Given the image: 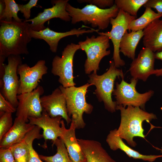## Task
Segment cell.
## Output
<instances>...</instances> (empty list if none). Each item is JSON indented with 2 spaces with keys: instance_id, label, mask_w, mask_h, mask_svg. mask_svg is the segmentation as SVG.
<instances>
[{
  "instance_id": "4fadbf2b",
  "label": "cell",
  "mask_w": 162,
  "mask_h": 162,
  "mask_svg": "<svg viewBox=\"0 0 162 162\" xmlns=\"http://www.w3.org/2000/svg\"><path fill=\"white\" fill-rule=\"evenodd\" d=\"M44 92L43 87L39 86L31 92L18 94L19 103L16 114H22L28 117L40 116L43 109L40 96Z\"/></svg>"
},
{
  "instance_id": "e575fe53",
  "label": "cell",
  "mask_w": 162,
  "mask_h": 162,
  "mask_svg": "<svg viewBox=\"0 0 162 162\" xmlns=\"http://www.w3.org/2000/svg\"><path fill=\"white\" fill-rule=\"evenodd\" d=\"M33 141H32L29 144L30 155L28 162H43L40 158L39 155L33 148Z\"/></svg>"
},
{
  "instance_id": "ac0fdd59",
  "label": "cell",
  "mask_w": 162,
  "mask_h": 162,
  "mask_svg": "<svg viewBox=\"0 0 162 162\" xmlns=\"http://www.w3.org/2000/svg\"><path fill=\"white\" fill-rule=\"evenodd\" d=\"M28 121L22 116H16L12 128L0 140V148H9L21 142L35 126Z\"/></svg>"
},
{
  "instance_id": "60d3db41",
  "label": "cell",
  "mask_w": 162,
  "mask_h": 162,
  "mask_svg": "<svg viewBox=\"0 0 162 162\" xmlns=\"http://www.w3.org/2000/svg\"><path fill=\"white\" fill-rule=\"evenodd\" d=\"M161 149L162 150V149Z\"/></svg>"
},
{
  "instance_id": "8fae6325",
  "label": "cell",
  "mask_w": 162,
  "mask_h": 162,
  "mask_svg": "<svg viewBox=\"0 0 162 162\" xmlns=\"http://www.w3.org/2000/svg\"><path fill=\"white\" fill-rule=\"evenodd\" d=\"M48 68L44 60L37 62L33 66L29 67L26 64H21L18 67L17 73L19 75V86L18 95L29 92L38 86L40 80L47 73Z\"/></svg>"
},
{
  "instance_id": "cb8c5ba5",
  "label": "cell",
  "mask_w": 162,
  "mask_h": 162,
  "mask_svg": "<svg viewBox=\"0 0 162 162\" xmlns=\"http://www.w3.org/2000/svg\"><path fill=\"white\" fill-rule=\"evenodd\" d=\"M143 36V31L126 32L120 44L119 51L132 59L135 58V51L137 46Z\"/></svg>"
},
{
  "instance_id": "52a82bcc",
  "label": "cell",
  "mask_w": 162,
  "mask_h": 162,
  "mask_svg": "<svg viewBox=\"0 0 162 162\" xmlns=\"http://www.w3.org/2000/svg\"><path fill=\"white\" fill-rule=\"evenodd\" d=\"M80 49L79 44L73 43L68 44L62 52L60 57L56 56L52 63L51 72L59 77L58 82L64 88L74 86L73 75V61L76 51Z\"/></svg>"
},
{
  "instance_id": "9a60e30c",
  "label": "cell",
  "mask_w": 162,
  "mask_h": 162,
  "mask_svg": "<svg viewBox=\"0 0 162 162\" xmlns=\"http://www.w3.org/2000/svg\"><path fill=\"white\" fill-rule=\"evenodd\" d=\"M155 59L154 52L148 48H142L130 64L129 71L132 78L146 81L154 70Z\"/></svg>"
},
{
  "instance_id": "3957f363",
  "label": "cell",
  "mask_w": 162,
  "mask_h": 162,
  "mask_svg": "<svg viewBox=\"0 0 162 162\" xmlns=\"http://www.w3.org/2000/svg\"><path fill=\"white\" fill-rule=\"evenodd\" d=\"M66 9L71 17L72 24L82 22L85 24H91L93 28L98 27L99 30L106 28L111 19L116 17L119 10L115 4L112 7L104 9L92 4H87L80 9L68 3Z\"/></svg>"
},
{
  "instance_id": "d6986e66",
  "label": "cell",
  "mask_w": 162,
  "mask_h": 162,
  "mask_svg": "<svg viewBox=\"0 0 162 162\" xmlns=\"http://www.w3.org/2000/svg\"><path fill=\"white\" fill-rule=\"evenodd\" d=\"M61 126L63 132L60 138L64 142L70 157L73 162H85L86 161L82 149L76 138V129L74 122L71 121L69 128L65 127L64 121L62 120Z\"/></svg>"
},
{
  "instance_id": "30bf717a",
  "label": "cell",
  "mask_w": 162,
  "mask_h": 162,
  "mask_svg": "<svg viewBox=\"0 0 162 162\" xmlns=\"http://www.w3.org/2000/svg\"><path fill=\"white\" fill-rule=\"evenodd\" d=\"M136 17L132 16L119 9L116 17L112 18L110 21L112 26L111 31L105 32H97L99 35L108 36L111 40L113 46L112 59L115 66L117 68L123 66L125 64L124 61L120 55L119 45L121 41L127 30L129 25Z\"/></svg>"
},
{
  "instance_id": "83f0119b",
  "label": "cell",
  "mask_w": 162,
  "mask_h": 162,
  "mask_svg": "<svg viewBox=\"0 0 162 162\" xmlns=\"http://www.w3.org/2000/svg\"><path fill=\"white\" fill-rule=\"evenodd\" d=\"M5 4V9L2 15L0 16V21L3 20L11 22L13 20L16 22L21 23L22 20L20 18L17 14L19 9L18 4L14 0H4Z\"/></svg>"
},
{
  "instance_id": "7a4b0ae2",
  "label": "cell",
  "mask_w": 162,
  "mask_h": 162,
  "mask_svg": "<svg viewBox=\"0 0 162 162\" xmlns=\"http://www.w3.org/2000/svg\"><path fill=\"white\" fill-rule=\"evenodd\" d=\"M116 110L120 111L121 116L120 124L116 130V134L125 140L132 147L136 145L133 140L134 137H145L142 127L143 122H149L157 118L155 114L146 112L138 106L130 105L126 108L122 105H117Z\"/></svg>"
},
{
  "instance_id": "277c9868",
  "label": "cell",
  "mask_w": 162,
  "mask_h": 162,
  "mask_svg": "<svg viewBox=\"0 0 162 162\" xmlns=\"http://www.w3.org/2000/svg\"><path fill=\"white\" fill-rule=\"evenodd\" d=\"M92 85L88 83L79 87L64 88L62 85L59 87L66 99L68 115L71 117V121L74 122L76 129L84 128L86 124L83 115L84 113L90 114L93 110V106L86 102V97L88 87Z\"/></svg>"
},
{
  "instance_id": "8d00e7d4",
  "label": "cell",
  "mask_w": 162,
  "mask_h": 162,
  "mask_svg": "<svg viewBox=\"0 0 162 162\" xmlns=\"http://www.w3.org/2000/svg\"><path fill=\"white\" fill-rule=\"evenodd\" d=\"M5 58L0 55V79L2 80L4 72V63Z\"/></svg>"
},
{
  "instance_id": "5bb4252c",
  "label": "cell",
  "mask_w": 162,
  "mask_h": 162,
  "mask_svg": "<svg viewBox=\"0 0 162 162\" xmlns=\"http://www.w3.org/2000/svg\"><path fill=\"white\" fill-rule=\"evenodd\" d=\"M62 118L61 116L51 117L44 110L39 117H28L29 123L43 129L42 135L45 141L43 146L44 148L47 147V140H51L54 142L58 137L60 138L62 136L63 132V128L61 125Z\"/></svg>"
},
{
  "instance_id": "5b68a950",
  "label": "cell",
  "mask_w": 162,
  "mask_h": 162,
  "mask_svg": "<svg viewBox=\"0 0 162 162\" xmlns=\"http://www.w3.org/2000/svg\"><path fill=\"white\" fill-rule=\"evenodd\" d=\"M88 77V83L96 87L94 93L98 100L103 102L105 108L108 111L111 113L115 112L117 104L116 101L112 100V95L116 78L120 77L124 78L122 70L116 67L112 61L110 62L108 69L103 74L99 75L93 73L89 75Z\"/></svg>"
},
{
  "instance_id": "e0dca14e",
  "label": "cell",
  "mask_w": 162,
  "mask_h": 162,
  "mask_svg": "<svg viewBox=\"0 0 162 162\" xmlns=\"http://www.w3.org/2000/svg\"><path fill=\"white\" fill-rule=\"evenodd\" d=\"M99 31L98 29L92 28L87 30L80 28L78 29L74 28L65 32H57L50 29L47 27L39 31H33L30 28L29 32L32 38L45 40L49 45L51 51L56 53L57 51L58 43L62 38L74 35L79 37L84 34L92 33L94 32H97Z\"/></svg>"
},
{
  "instance_id": "4dcf8cb0",
  "label": "cell",
  "mask_w": 162,
  "mask_h": 162,
  "mask_svg": "<svg viewBox=\"0 0 162 162\" xmlns=\"http://www.w3.org/2000/svg\"><path fill=\"white\" fill-rule=\"evenodd\" d=\"M38 1V0H30L25 4H18L19 11L23 14L25 20L30 19L31 9L36 6Z\"/></svg>"
},
{
  "instance_id": "1f68e13d",
  "label": "cell",
  "mask_w": 162,
  "mask_h": 162,
  "mask_svg": "<svg viewBox=\"0 0 162 162\" xmlns=\"http://www.w3.org/2000/svg\"><path fill=\"white\" fill-rule=\"evenodd\" d=\"M16 110L14 107L7 100L2 94L0 93V115L5 112L12 113Z\"/></svg>"
},
{
  "instance_id": "ba28073f",
  "label": "cell",
  "mask_w": 162,
  "mask_h": 162,
  "mask_svg": "<svg viewBox=\"0 0 162 162\" xmlns=\"http://www.w3.org/2000/svg\"><path fill=\"white\" fill-rule=\"evenodd\" d=\"M138 80L132 78L130 82L128 83L122 78L120 83H116V88L112 94L115 96L117 105H122L124 107L130 105L138 106L145 109L146 103L153 95L154 92L150 90L144 93L138 92L136 89Z\"/></svg>"
},
{
  "instance_id": "7402d4cb",
  "label": "cell",
  "mask_w": 162,
  "mask_h": 162,
  "mask_svg": "<svg viewBox=\"0 0 162 162\" xmlns=\"http://www.w3.org/2000/svg\"><path fill=\"white\" fill-rule=\"evenodd\" d=\"M41 129L35 125L21 142L10 148L15 162H28L30 155V143L35 139H40L43 137L42 134L40 133Z\"/></svg>"
},
{
  "instance_id": "f546056e",
  "label": "cell",
  "mask_w": 162,
  "mask_h": 162,
  "mask_svg": "<svg viewBox=\"0 0 162 162\" xmlns=\"http://www.w3.org/2000/svg\"><path fill=\"white\" fill-rule=\"evenodd\" d=\"M77 1L80 3H87L103 9L107 7L110 8L114 4L113 0H77Z\"/></svg>"
},
{
  "instance_id": "ab89813d",
  "label": "cell",
  "mask_w": 162,
  "mask_h": 162,
  "mask_svg": "<svg viewBox=\"0 0 162 162\" xmlns=\"http://www.w3.org/2000/svg\"><path fill=\"white\" fill-rule=\"evenodd\" d=\"M85 162H87V161H85Z\"/></svg>"
},
{
  "instance_id": "603a6c76",
  "label": "cell",
  "mask_w": 162,
  "mask_h": 162,
  "mask_svg": "<svg viewBox=\"0 0 162 162\" xmlns=\"http://www.w3.org/2000/svg\"><path fill=\"white\" fill-rule=\"evenodd\" d=\"M116 130L117 129H115L110 131L106 138V142L111 150L115 151L120 149L130 157L150 162H153L156 159L162 157V155H143L132 149L124 143L120 137L116 135Z\"/></svg>"
},
{
  "instance_id": "d590c367",
  "label": "cell",
  "mask_w": 162,
  "mask_h": 162,
  "mask_svg": "<svg viewBox=\"0 0 162 162\" xmlns=\"http://www.w3.org/2000/svg\"><path fill=\"white\" fill-rule=\"evenodd\" d=\"M155 59L162 60V51L155 52ZM152 74H154L157 76H162V68L154 69L152 73Z\"/></svg>"
},
{
  "instance_id": "2e32d148",
  "label": "cell",
  "mask_w": 162,
  "mask_h": 162,
  "mask_svg": "<svg viewBox=\"0 0 162 162\" xmlns=\"http://www.w3.org/2000/svg\"><path fill=\"white\" fill-rule=\"evenodd\" d=\"M40 101L43 110L50 117L61 116L65 120L67 124L71 122V118L68 114L65 96L59 87L51 94L41 97Z\"/></svg>"
},
{
  "instance_id": "f35d334b",
  "label": "cell",
  "mask_w": 162,
  "mask_h": 162,
  "mask_svg": "<svg viewBox=\"0 0 162 162\" xmlns=\"http://www.w3.org/2000/svg\"><path fill=\"white\" fill-rule=\"evenodd\" d=\"M160 150H161V153H162V150H161V149H160Z\"/></svg>"
},
{
  "instance_id": "484cf974",
  "label": "cell",
  "mask_w": 162,
  "mask_h": 162,
  "mask_svg": "<svg viewBox=\"0 0 162 162\" xmlns=\"http://www.w3.org/2000/svg\"><path fill=\"white\" fill-rule=\"evenodd\" d=\"M56 147V154L51 156L39 155L40 159L45 162H73L62 140L57 139L53 142Z\"/></svg>"
},
{
  "instance_id": "ffe728a7",
  "label": "cell",
  "mask_w": 162,
  "mask_h": 162,
  "mask_svg": "<svg viewBox=\"0 0 162 162\" xmlns=\"http://www.w3.org/2000/svg\"><path fill=\"white\" fill-rule=\"evenodd\" d=\"M77 140L87 162H116L98 141L82 139Z\"/></svg>"
},
{
  "instance_id": "8992f818",
  "label": "cell",
  "mask_w": 162,
  "mask_h": 162,
  "mask_svg": "<svg viewBox=\"0 0 162 162\" xmlns=\"http://www.w3.org/2000/svg\"><path fill=\"white\" fill-rule=\"evenodd\" d=\"M110 40L106 35H99L96 37L93 35L90 38L86 37L85 40L78 43L80 49L84 51L86 54L84 64L86 74H90L92 72L97 73L101 60L110 54V50H107L110 47Z\"/></svg>"
},
{
  "instance_id": "d4e9b609",
  "label": "cell",
  "mask_w": 162,
  "mask_h": 162,
  "mask_svg": "<svg viewBox=\"0 0 162 162\" xmlns=\"http://www.w3.org/2000/svg\"><path fill=\"white\" fill-rule=\"evenodd\" d=\"M162 17V14L155 13L152 8H146L143 14L140 17L130 22L128 30L130 31L143 30L152 22Z\"/></svg>"
},
{
  "instance_id": "6da1fadb",
  "label": "cell",
  "mask_w": 162,
  "mask_h": 162,
  "mask_svg": "<svg viewBox=\"0 0 162 162\" xmlns=\"http://www.w3.org/2000/svg\"><path fill=\"white\" fill-rule=\"evenodd\" d=\"M29 23L0 21V55L7 58L11 55H28L27 44L31 41Z\"/></svg>"
},
{
  "instance_id": "74e56055",
  "label": "cell",
  "mask_w": 162,
  "mask_h": 162,
  "mask_svg": "<svg viewBox=\"0 0 162 162\" xmlns=\"http://www.w3.org/2000/svg\"><path fill=\"white\" fill-rule=\"evenodd\" d=\"M5 4L4 0H0V16L4 13L5 9Z\"/></svg>"
},
{
  "instance_id": "7c38bea8",
  "label": "cell",
  "mask_w": 162,
  "mask_h": 162,
  "mask_svg": "<svg viewBox=\"0 0 162 162\" xmlns=\"http://www.w3.org/2000/svg\"><path fill=\"white\" fill-rule=\"evenodd\" d=\"M69 0H55L51 1L52 7L45 9L43 12L39 13L33 18L24 21L31 22L29 24L30 28L36 31L45 29V22L54 18H59L65 22L70 21L71 18L66 9V6Z\"/></svg>"
},
{
  "instance_id": "d6a6232c",
  "label": "cell",
  "mask_w": 162,
  "mask_h": 162,
  "mask_svg": "<svg viewBox=\"0 0 162 162\" xmlns=\"http://www.w3.org/2000/svg\"><path fill=\"white\" fill-rule=\"evenodd\" d=\"M0 162H15L10 148H0Z\"/></svg>"
},
{
  "instance_id": "4316f807",
  "label": "cell",
  "mask_w": 162,
  "mask_h": 162,
  "mask_svg": "<svg viewBox=\"0 0 162 162\" xmlns=\"http://www.w3.org/2000/svg\"><path fill=\"white\" fill-rule=\"evenodd\" d=\"M148 0H115L114 4L119 9L130 15L136 17L140 8Z\"/></svg>"
},
{
  "instance_id": "836d02e7",
  "label": "cell",
  "mask_w": 162,
  "mask_h": 162,
  "mask_svg": "<svg viewBox=\"0 0 162 162\" xmlns=\"http://www.w3.org/2000/svg\"><path fill=\"white\" fill-rule=\"evenodd\" d=\"M143 6L155 9L158 13L162 14V0H148Z\"/></svg>"
},
{
  "instance_id": "f1b7e54d",
  "label": "cell",
  "mask_w": 162,
  "mask_h": 162,
  "mask_svg": "<svg viewBox=\"0 0 162 162\" xmlns=\"http://www.w3.org/2000/svg\"><path fill=\"white\" fill-rule=\"evenodd\" d=\"M12 114L5 112L0 115V140L9 131L13 125Z\"/></svg>"
},
{
  "instance_id": "44dd1931",
  "label": "cell",
  "mask_w": 162,
  "mask_h": 162,
  "mask_svg": "<svg viewBox=\"0 0 162 162\" xmlns=\"http://www.w3.org/2000/svg\"><path fill=\"white\" fill-rule=\"evenodd\" d=\"M143 44L154 52L162 51V19H157L143 30Z\"/></svg>"
},
{
  "instance_id": "9c48e42d",
  "label": "cell",
  "mask_w": 162,
  "mask_h": 162,
  "mask_svg": "<svg viewBox=\"0 0 162 162\" xmlns=\"http://www.w3.org/2000/svg\"><path fill=\"white\" fill-rule=\"evenodd\" d=\"M8 63L4 64V72L0 81L1 93L6 99L16 108L19 102L17 99L19 79L17 70L19 65L22 63L20 56L11 55L8 57Z\"/></svg>"
}]
</instances>
